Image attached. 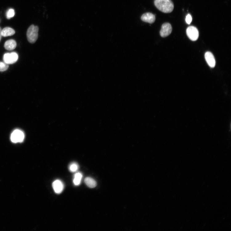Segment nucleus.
Masks as SVG:
<instances>
[{"label":"nucleus","mask_w":231,"mask_h":231,"mask_svg":"<svg viewBox=\"0 0 231 231\" xmlns=\"http://www.w3.org/2000/svg\"><path fill=\"white\" fill-rule=\"evenodd\" d=\"M154 4L158 10L164 13H171L174 9V4L171 0H155Z\"/></svg>","instance_id":"nucleus-1"},{"label":"nucleus","mask_w":231,"mask_h":231,"mask_svg":"<svg viewBox=\"0 0 231 231\" xmlns=\"http://www.w3.org/2000/svg\"><path fill=\"white\" fill-rule=\"evenodd\" d=\"M38 27L33 25L28 28L27 32V37L28 42L34 43L37 40L38 37Z\"/></svg>","instance_id":"nucleus-2"},{"label":"nucleus","mask_w":231,"mask_h":231,"mask_svg":"<svg viewBox=\"0 0 231 231\" xmlns=\"http://www.w3.org/2000/svg\"><path fill=\"white\" fill-rule=\"evenodd\" d=\"M18 58V54L15 52L5 53L3 58L4 62L8 64H12L16 63Z\"/></svg>","instance_id":"nucleus-3"},{"label":"nucleus","mask_w":231,"mask_h":231,"mask_svg":"<svg viewBox=\"0 0 231 231\" xmlns=\"http://www.w3.org/2000/svg\"><path fill=\"white\" fill-rule=\"evenodd\" d=\"M25 135L22 131L18 129L14 130L11 134V140L14 143H21L24 140Z\"/></svg>","instance_id":"nucleus-4"},{"label":"nucleus","mask_w":231,"mask_h":231,"mask_svg":"<svg viewBox=\"0 0 231 231\" xmlns=\"http://www.w3.org/2000/svg\"><path fill=\"white\" fill-rule=\"evenodd\" d=\"M186 33L191 40L195 41L198 39L199 33L198 29L195 27L190 26L188 27L186 30Z\"/></svg>","instance_id":"nucleus-5"},{"label":"nucleus","mask_w":231,"mask_h":231,"mask_svg":"<svg viewBox=\"0 0 231 231\" xmlns=\"http://www.w3.org/2000/svg\"><path fill=\"white\" fill-rule=\"evenodd\" d=\"M172 30V27L170 24L168 22L164 23L162 25L160 32V35L162 37H167L171 34Z\"/></svg>","instance_id":"nucleus-6"},{"label":"nucleus","mask_w":231,"mask_h":231,"mask_svg":"<svg viewBox=\"0 0 231 231\" xmlns=\"http://www.w3.org/2000/svg\"><path fill=\"white\" fill-rule=\"evenodd\" d=\"M53 188L55 193L60 194L64 189V184L60 180H56L54 181L52 184Z\"/></svg>","instance_id":"nucleus-7"},{"label":"nucleus","mask_w":231,"mask_h":231,"mask_svg":"<svg viewBox=\"0 0 231 231\" xmlns=\"http://www.w3.org/2000/svg\"><path fill=\"white\" fill-rule=\"evenodd\" d=\"M141 20L145 22L153 24L155 22L156 18L155 15L150 12H147L144 14L141 17Z\"/></svg>","instance_id":"nucleus-8"},{"label":"nucleus","mask_w":231,"mask_h":231,"mask_svg":"<svg viewBox=\"0 0 231 231\" xmlns=\"http://www.w3.org/2000/svg\"><path fill=\"white\" fill-rule=\"evenodd\" d=\"M205 58L208 64L212 68L215 67L216 61L213 54L210 52L208 51L205 54Z\"/></svg>","instance_id":"nucleus-9"},{"label":"nucleus","mask_w":231,"mask_h":231,"mask_svg":"<svg viewBox=\"0 0 231 231\" xmlns=\"http://www.w3.org/2000/svg\"><path fill=\"white\" fill-rule=\"evenodd\" d=\"M17 46V43L14 40L10 39L7 41L4 44L5 49L8 51H12Z\"/></svg>","instance_id":"nucleus-10"},{"label":"nucleus","mask_w":231,"mask_h":231,"mask_svg":"<svg viewBox=\"0 0 231 231\" xmlns=\"http://www.w3.org/2000/svg\"><path fill=\"white\" fill-rule=\"evenodd\" d=\"M15 33V30L10 27L4 28L2 31V35L4 37L12 36Z\"/></svg>","instance_id":"nucleus-11"},{"label":"nucleus","mask_w":231,"mask_h":231,"mask_svg":"<svg viewBox=\"0 0 231 231\" xmlns=\"http://www.w3.org/2000/svg\"><path fill=\"white\" fill-rule=\"evenodd\" d=\"M84 182L90 188H95L97 186L96 181L91 177H87L84 180Z\"/></svg>","instance_id":"nucleus-12"},{"label":"nucleus","mask_w":231,"mask_h":231,"mask_svg":"<svg viewBox=\"0 0 231 231\" xmlns=\"http://www.w3.org/2000/svg\"><path fill=\"white\" fill-rule=\"evenodd\" d=\"M82 177V174L80 172L76 173L75 174L73 181L75 185H79L81 183Z\"/></svg>","instance_id":"nucleus-13"},{"label":"nucleus","mask_w":231,"mask_h":231,"mask_svg":"<svg viewBox=\"0 0 231 231\" xmlns=\"http://www.w3.org/2000/svg\"><path fill=\"white\" fill-rule=\"evenodd\" d=\"M79 166L78 164L76 163H73L69 165V171L72 172H75L78 171Z\"/></svg>","instance_id":"nucleus-14"},{"label":"nucleus","mask_w":231,"mask_h":231,"mask_svg":"<svg viewBox=\"0 0 231 231\" xmlns=\"http://www.w3.org/2000/svg\"><path fill=\"white\" fill-rule=\"evenodd\" d=\"M9 67V64L5 62L0 61V71L3 72L7 70Z\"/></svg>","instance_id":"nucleus-15"},{"label":"nucleus","mask_w":231,"mask_h":231,"mask_svg":"<svg viewBox=\"0 0 231 231\" xmlns=\"http://www.w3.org/2000/svg\"><path fill=\"white\" fill-rule=\"evenodd\" d=\"M15 12L14 9H11L8 10L6 13V18L8 19H10L14 17Z\"/></svg>","instance_id":"nucleus-16"},{"label":"nucleus","mask_w":231,"mask_h":231,"mask_svg":"<svg viewBox=\"0 0 231 231\" xmlns=\"http://www.w3.org/2000/svg\"><path fill=\"white\" fill-rule=\"evenodd\" d=\"M192 19L191 15L189 14H188L187 15L186 18V21L187 24L188 25L190 24L192 21Z\"/></svg>","instance_id":"nucleus-17"},{"label":"nucleus","mask_w":231,"mask_h":231,"mask_svg":"<svg viewBox=\"0 0 231 231\" xmlns=\"http://www.w3.org/2000/svg\"><path fill=\"white\" fill-rule=\"evenodd\" d=\"M2 29L1 27H0V41H1L2 37Z\"/></svg>","instance_id":"nucleus-18"}]
</instances>
